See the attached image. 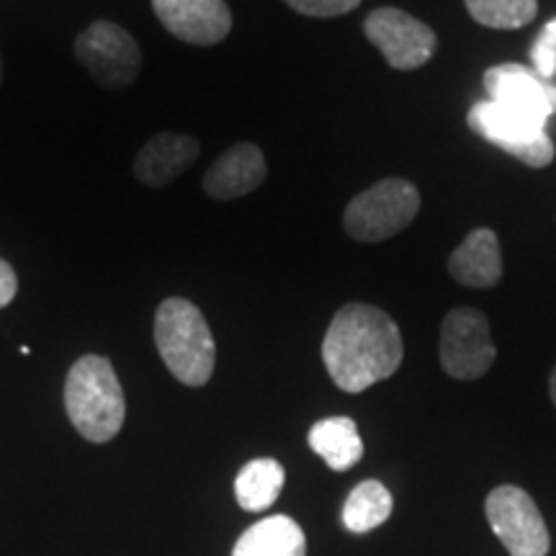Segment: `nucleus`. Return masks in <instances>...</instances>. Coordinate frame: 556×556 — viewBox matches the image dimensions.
<instances>
[{"label":"nucleus","mask_w":556,"mask_h":556,"mask_svg":"<svg viewBox=\"0 0 556 556\" xmlns=\"http://www.w3.org/2000/svg\"><path fill=\"white\" fill-rule=\"evenodd\" d=\"M405 340L384 309L351 302L332 317L323 340V361L330 379L348 394H361L397 374Z\"/></svg>","instance_id":"f257e3e1"},{"label":"nucleus","mask_w":556,"mask_h":556,"mask_svg":"<svg viewBox=\"0 0 556 556\" xmlns=\"http://www.w3.org/2000/svg\"><path fill=\"white\" fill-rule=\"evenodd\" d=\"M65 409L70 422L90 443H109L119 435L127 417L124 389L106 356H83L65 379Z\"/></svg>","instance_id":"f03ea898"},{"label":"nucleus","mask_w":556,"mask_h":556,"mask_svg":"<svg viewBox=\"0 0 556 556\" xmlns=\"http://www.w3.org/2000/svg\"><path fill=\"white\" fill-rule=\"evenodd\" d=\"M155 345L163 364L186 387H204L217 364V345L204 315L189 299L170 296L155 312Z\"/></svg>","instance_id":"7ed1b4c3"},{"label":"nucleus","mask_w":556,"mask_h":556,"mask_svg":"<svg viewBox=\"0 0 556 556\" xmlns=\"http://www.w3.org/2000/svg\"><path fill=\"white\" fill-rule=\"evenodd\" d=\"M417 212V186L407 178H384L351 199L343 214V229L358 242H381L413 225Z\"/></svg>","instance_id":"20e7f679"},{"label":"nucleus","mask_w":556,"mask_h":556,"mask_svg":"<svg viewBox=\"0 0 556 556\" xmlns=\"http://www.w3.org/2000/svg\"><path fill=\"white\" fill-rule=\"evenodd\" d=\"M484 516L510 556H546L552 548L546 520L523 486H495L486 495Z\"/></svg>","instance_id":"39448f33"},{"label":"nucleus","mask_w":556,"mask_h":556,"mask_svg":"<svg viewBox=\"0 0 556 556\" xmlns=\"http://www.w3.org/2000/svg\"><path fill=\"white\" fill-rule=\"evenodd\" d=\"M75 58L103 88L122 90L137 80L142 52L135 37L114 21H96L75 39Z\"/></svg>","instance_id":"423d86ee"},{"label":"nucleus","mask_w":556,"mask_h":556,"mask_svg":"<svg viewBox=\"0 0 556 556\" xmlns=\"http://www.w3.org/2000/svg\"><path fill=\"white\" fill-rule=\"evenodd\" d=\"M438 353H441L443 371L451 379H482L497 358V348L492 343L490 332V319L471 307L451 309L441 325Z\"/></svg>","instance_id":"0eeeda50"},{"label":"nucleus","mask_w":556,"mask_h":556,"mask_svg":"<svg viewBox=\"0 0 556 556\" xmlns=\"http://www.w3.org/2000/svg\"><path fill=\"white\" fill-rule=\"evenodd\" d=\"M469 127L528 168H546L554 160V144L544 124H536L495 101H482L469 111Z\"/></svg>","instance_id":"6e6552de"},{"label":"nucleus","mask_w":556,"mask_h":556,"mask_svg":"<svg viewBox=\"0 0 556 556\" xmlns=\"http://www.w3.org/2000/svg\"><path fill=\"white\" fill-rule=\"evenodd\" d=\"M364 34L394 70L422 67L438 47L435 31L400 9H377L368 13Z\"/></svg>","instance_id":"1a4fd4ad"},{"label":"nucleus","mask_w":556,"mask_h":556,"mask_svg":"<svg viewBox=\"0 0 556 556\" xmlns=\"http://www.w3.org/2000/svg\"><path fill=\"white\" fill-rule=\"evenodd\" d=\"M484 88L490 101L516 111L526 119L546 124L548 114L556 111V86L541 78L536 70H528L518 62L490 67L484 73Z\"/></svg>","instance_id":"9d476101"},{"label":"nucleus","mask_w":556,"mask_h":556,"mask_svg":"<svg viewBox=\"0 0 556 556\" xmlns=\"http://www.w3.org/2000/svg\"><path fill=\"white\" fill-rule=\"evenodd\" d=\"M152 11L186 45L212 47L232 31V11L225 0H152Z\"/></svg>","instance_id":"9b49d317"},{"label":"nucleus","mask_w":556,"mask_h":556,"mask_svg":"<svg viewBox=\"0 0 556 556\" xmlns=\"http://www.w3.org/2000/svg\"><path fill=\"white\" fill-rule=\"evenodd\" d=\"M199 139L191 135H173V131H160L137 152L135 157V178L150 189H163L170 186L178 176L197 163Z\"/></svg>","instance_id":"f8f14e48"},{"label":"nucleus","mask_w":556,"mask_h":556,"mask_svg":"<svg viewBox=\"0 0 556 556\" xmlns=\"http://www.w3.org/2000/svg\"><path fill=\"white\" fill-rule=\"evenodd\" d=\"M268 165L258 144L240 142L222 152L217 163L206 170L204 191L212 199L229 201L255 191L266 180Z\"/></svg>","instance_id":"ddd939ff"},{"label":"nucleus","mask_w":556,"mask_h":556,"mask_svg":"<svg viewBox=\"0 0 556 556\" xmlns=\"http://www.w3.org/2000/svg\"><path fill=\"white\" fill-rule=\"evenodd\" d=\"M448 274L467 289H492L503 278L500 238L490 227L471 229L454 253L448 255Z\"/></svg>","instance_id":"4468645a"},{"label":"nucleus","mask_w":556,"mask_h":556,"mask_svg":"<svg viewBox=\"0 0 556 556\" xmlns=\"http://www.w3.org/2000/svg\"><path fill=\"white\" fill-rule=\"evenodd\" d=\"M232 556H307V536L289 516H268L238 539Z\"/></svg>","instance_id":"2eb2a0df"},{"label":"nucleus","mask_w":556,"mask_h":556,"mask_svg":"<svg viewBox=\"0 0 556 556\" xmlns=\"http://www.w3.org/2000/svg\"><path fill=\"white\" fill-rule=\"evenodd\" d=\"M309 448L323 458L332 471H348L364 458V441L353 417H325L309 428Z\"/></svg>","instance_id":"dca6fc26"},{"label":"nucleus","mask_w":556,"mask_h":556,"mask_svg":"<svg viewBox=\"0 0 556 556\" xmlns=\"http://www.w3.org/2000/svg\"><path fill=\"white\" fill-rule=\"evenodd\" d=\"M283 482H287V471L276 458H253L235 479V497L242 510L263 513L281 495Z\"/></svg>","instance_id":"f3484780"},{"label":"nucleus","mask_w":556,"mask_h":556,"mask_svg":"<svg viewBox=\"0 0 556 556\" xmlns=\"http://www.w3.org/2000/svg\"><path fill=\"white\" fill-rule=\"evenodd\" d=\"M394 510V497L379 479L356 484L343 505V526L351 533H368L387 523Z\"/></svg>","instance_id":"a211bd4d"},{"label":"nucleus","mask_w":556,"mask_h":556,"mask_svg":"<svg viewBox=\"0 0 556 556\" xmlns=\"http://www.w3.org/2000/svg\"><path fill=\"white\" fill-rule=\"evenodd\" d=\"M469 16L490 29H523L539 13V0H464Z\"/></svg>","instance_id":"6ab92c4d"},{"label":"nucleus","mask_w":556,"mask_h":556,"mask_svg":"<svg viewBox=\"0 0 556 556\" xmlns=\"http://www.w3.org/2000/svg\"><path fill=\"white\" fill-rule=\"evenodd\" d=\"M289 9H294L302 16L312 18H336L343 16V13L356 11L361 0H283Z\"/></svg>","instance_id":"aec40b11"},{"label":"nucleus","mask_w":556,"mask_h":556,"mask_svg":"<svg viewBox=\"0 0 556 556\" xmlns=\"http://www.w3.org/2000/svg\"><path fill=\"white\" fill-rule=\"evenodd\" d=\"M533 65H536V73L541 78L548 80L556 73V18L548 21L541 31V37L533 45Z\"/></svg>","instance_id":"412c9836"},{"label":"nucleus","mask_w":556,"mask_h":556,"mask_svg":"<svg viewBox=\"0 0 556 556\" xmlns=\"http://www.w3.org/2000/svg\"><path fill=\"white\" fill-rule=\"evenodd\" d=\"M18 291V276L9 261L0 258V309L9 307V304L16 299Z\"/></svg>","instance_id":"4be33fe9"},{"label":"nucleus","mask_w":556,"mask_h":556,"mask_svg":"<svg viewBox=\"0 0 556 556\" xmlns=\"http://www.w3.org/2000/svg\"><path fill=\"white\" fill-rule=\"evenodd\" d=\"M548 397H552L554 407H556V366H554V371H552V379H548Z\"/></svg>","instance_id":"5701e85b"},{"label":"nucleus","mask_w":556,"mask_h":556,"mask_svg":"<svg viewBox=\"0 0 556 556\" xmlns=\"http://www.w3.org/2000/svg\"><path fill=\"white\" fill-rule=\"evenodd\" d=\"M0 83H3V62H0Z\"/></svg>","instance_id":"b1692460"}]
</instances>
